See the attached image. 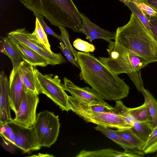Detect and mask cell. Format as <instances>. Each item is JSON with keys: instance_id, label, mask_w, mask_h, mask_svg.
Listing matches in <instances>:
<instances>
[{"instance_id": "cell-1", "label": "cell", "mask_w": 157, "mask_h": 157, "mask_svg": "<svg viewBox=\"0 0 157 157\" xmlns=\"http://www.w3.org/2000/svg\"><path fill=\"white\" fill-rule=\"evenodd\" d=\"M77 61L80 67V79L95 90L104 100L115 101L127 97L129 86L93 54L78 52Z\"/></svg>"}, {"instance_id": "cell-2", "label": "cell", "mask_w": 157, "mask_h": 157, "mask_svg": "<svg viewBox=\"0 0 157 157\" xmlns=\"http://www.w3.org/2000/svg\"><path fill=\"white\" fill-rule=\"evenodd\" d=\"M26 8L44 16L52 25L80 33L83 27L78 11L72 0H20Z\"/></svg>"}, {"instance_id": "cell-3", "label": "cell", "mask_w": 157, "mask_h": 157, "mask_svg": "<svg viewBox=\"0 0 157 157\" xmlns=\"http://www.w3.org/2000/svg\"><path fill=\"white\" fill-rule=\"evenodd\" d=\"M114 40L146 60L157 62V41L132 13L125 25L117 28Z\"/></svg>"}, {"instance_id": "cell-4", "label": "cell", "mask_w": 157, "mask_h": 157, "mask_svg": "<svg viewBox=\"0 0 157 157\" xmlns=\"http://www.w3.org/2000/svg\"><path fill=\"white\" fill-rule=\"evenodd\" d=\"M106 50L109 57H99L98 59L115 74H127L137 90L141 92L144 87L141 70L148 65L147 62L115 40L109 43Z\"/></svg>"}, {"instance_id": "cell-5", "label": "cell", "mask_w": 157, "mask_h": 157, "mask_svg": "<svg viewBox=\"0 0 157 157\" xmlns=\"http://www.w3.org/2000/svg\"><path fill=\"white\" fill-rule=\"evenodd\" d=\"M60 127L58 116L45 110L37 114L32 128L40 146L50 147L57 139Z\"/></svg>"}, {"instance_id": "cell-6", "label": "cell", "mask_w": 157, "mask_h": 157, "mask_svg": "<svg viewBox=\"0 0 157 157\" xmlns=\"http://www.w3.org/2000/svg\"><path fill=\"white\" fill-rule=\"evenodd\" d=\"M35 75L42 91L58 105L62 111L70 110L68 102V96L58 76L52 74L43 75L34 68Z\"/></svg>"}, {"instance_id": "cell-7", "label": "cell", "mask_w": 157, "mask_h": 157, "mask_svg": "<svg viewBox=\"0 0 157 157\" xmlns=\"http://www.w3.org/2000/svg\"><path fill=\"white\" fill-rule=\"evenodd\" d=\"M7 35L25 44L38 53L48 61L49 65H55L66 62L61 53H56L48 51L38 41L33 33H30L24 28L11 31Z\"/></svg>"}, {"instance_id": "cell-8", "label": "cell", "mask_w": 157, "mask_h": 157, "mask_svg": "<svg viewBox=\"0 0 157 157\" xmlns=\"http://www.w3.org/2000/svg\"><path fill=\"white\" fill-rule=\"evenodd\" d=\"M38 95L24 86L23 99L12 122L27 128H32L36 119V111L39 101Z\"/></svg>"}, {"instance_id": "cell-9", "label": "cell", "mask_w": 157, "mask_h": 157, "mask_svg": "<svg viewBox=\"0 0 157 157\" xmlns=\"http://www.w3.org/2000/svg\"><path fill=\"white\" fill-rule=\"evenodd\" d=\"M33 67L23 60L15 71L11 72L9 79L10 102L11 109L15 114L18 111L23 99L24 76Z\"/></svg>"}, {"instance_id": "cell-10", "label": "cell", "mask_w": 157, "mask_h": 157, "mask_svg": "<svg viewBox=\"0 0 157 157\" xmlns=\"http://www.w3.org/2000/svg\"><path fill=\"white\" fill-rule=\"evenodd\" d=\"M87 122L109 128L121 129L132 128L122 117L112 111L89 112L74 109L72 110Z\"/></svg>"}, {"instance_id": "cell-11", "label": "cell", "mask_w": 157, "mask_h": 157, "mask_svg": "<svg viewBox=\"0 0 157 157\" xmlns=\"http://www.w3.org/2000/svg\"><path fill=\"white\" fill-rule=\"evenodd\" d=\"M15 135V146L24 153H30L39 150L41 146L37 141L32 128L21 126L12 122L8 123Z\"/></svg>"}, {"instance_id": "cell-12", "label": "cell", "mask_w": 157, "mask_h": 157, "mask_svg": "<svg viewBox=\"0 0 157 157\" xmlns=\"http://www.w3.org/2000/svg\"><path fill=\"white\" fill-rule=\"evenodd\" d=\"M63 82L64 83L61 84L62 87L65 90L70 93L71 95L88 101L110 105L92 88L88 86L79 87L66 77L63 78Z\"/></svg>"}, {"instance_id": "cell-13", "label": "cell", "mask_w": 157, "mask_h": 157, "mask_svg": "<svg viewBox=\"0 0 157 157\" xmlns=\"http://www.w3.org/2000/svg\"><path fill=\"white\" fill-rule=\"evenodd\" d=\"M80 16L83 27L80 31L86 36L90 43L96 39H101L109 43L112 40H115L116 33L111 32L103 29L91 21L82 13H80Z\"/></svg>"}, {"instance_id": "cell-14", "label": "cell", "mask_w": 157, "mask_h": 157, "mask_svg": "<svg viewBox=\"0 0 157 157\" xmlns=\"http://www.w3.org/2000/svg\"><path fill=\"white\" fill-rule=\"evenodd\" d=\"M0 124L10 123L13 119L10 114L9 80L3 71L0 73Z\"/></svg>"}, {"instance_id": "cell-15", "label": "cell", "mask_w": 157, "mask_h": 157, "mask_svg": "<svg viewBox=\"0 0 157 157\" xmlns=\"http://www.w3.org/2000/svg\"><path fill=\"white\" fill-rule=\"evenodd\" d=\"M144 153L141 151L135 150L130 152H121L111 148L92 151L82 150L76 157H142Z\"/></svg>"}, {"instance_id": "cell-16", "label": "cell", "mask_w": 157, "mask_h": 157, "mask_svg": "<svg viewBox=\"0 0 157 157\" xmlns=\"http://www.w3.org/2000/svg\"><path fill=\"white\" fill-rule=\"evenodd\" d=\"M19 50L23 60L33 67H45L49 65L47 60L25 44L18 41L12 37L7 35Z\"/></svg>"}, {"instance_id": "cell-17", "label": "cell", "mask_w": 157, "mask_h": 157, "mask_svg": "<svg viewBox=\"0 0 157 157\" xmlns=\"http://www.w3.org/2000/svg\"><path fill=\"white\" fill-rule=\"evenodd\" d=\"M68 102L70 109H78L89 112H107L112 111L113 108L110 105L108 106L88 101L73 96H68Z\"/></svg>"}, {"instance_id": "cell-18", "label": "cell", "mask_w": 157, "mask_h": 157, "mask_svg": "<svg viewBox=\"0 0 157 157\" xmlns=\"http://www.w3.org/2000/svg\"><path fill=\"white\" fill-rule=\"evenodd\" d=\"M1 53L7 56L10 59L12 64V71H15L23 60V58L19 50L7 36H1L0 43Z\"/></svg>"}, {"instance_id": "cell-19", "label": "cell", "mask_w": 157, "mask_h": 157, "mask_svg": "<svg viewBox=\"0 0 157 157\" xmlns=\"http://www.w3.org/2000/svg\"><path fill=\"white\" fill-rule=\"evenodd\" d=\"M94 128L119 145L124 149V151L130 152L137 150L133 145L123 139L115 130L100 125H97Z\"/></svg>"}, {"instance_id": "cell-20", "label": "cell", "mask_w": 157, "mask_h": 157, "mask_svg": "<svg viewBox=\"0 0 157 157\" xmlns=\"http://www.w3.org/2000/svg\"><path fill=\"white\" fill-rule=\"evenodd\" d=\"M115 131L123 139L133 145L137 150L142 151L145 141L136 134L131 128L117 129Z\"/></svg>"}, {"instance_id": "cell-21", "label": "cell", "mask_w": 157, "mask_h": 157, "mask_svg": "<svg viewBox=\"0 0 157 157\" xmlns=\"http://www.w3.org/2000/svg\"><path fill=\"white\" fill-rule=\"evenodd\" d=\"M153 127L151 122L135 120L132 124V131L145 142L151 132Z\"/></svg>"}, {"instance_id": "cell-22", "label": "cell", "mask_w": 157, "mask_h": 157, "mask_svg": "<svg viewBox=\"0 0 157 157\" xmlns=\"http://www.w3.org/2000/svg\"><path fill=\"white\" fill-rule=\"evenodd\" d=\"M130 113L135 119L139 121L152 122V117L146 102L138 107L130 108Z\"/></svg>"}, {"instance_id": "cell-23", "label": "cell", "mask_w": 157, "mask_h": 157, "mask_svg": "<svg viewBox=\"0 0 157 157\" xmlns=\"http://www.w3.org/2000/svg\"><path fill=\"white\" fill-rule=\"evenodd\" d=\"M141 93L143 94L144 101L148 104L152 119L153 127L157 125V101L152 94L144 87Z\"/></svg>"}, {"instance_id": "cell-24", "label": "cell", "mask_w": 157, "mask_h": 157, "mask_svg": "<svg viewBox=\"0 0 157 157\" xmlns=\"http://www.w3.org/2000/svg\"><path fill=\"white\" fill-rule=\"evenodd\" d=\"M24 85L28 89L34 91L38 95L43 94L35 72L34 67H32L25 74L23 79Z\"/></svg>"}, {"instance_id": "cell-25", "label": "cell", "mask_w": 157, "mask_h": 157, "mask_svg": "<svg viewBox=\"0 0 157 157\" xmlns=\"http://www.w3.org/2000/svg\"><path fill=\"white\" fill-rule=\"evenodd\" d=\"M115 102L112 112L122 117L127 123L132 126L134 122L136 120L131 114L129 108L125 106L121 100L115 101Z\"/></svg>"}, {"instance_id": "cell-26", "label": "cell", "mask_w": 157, "mask_h": 157, "mask_svg": "<svg viewBox=\"0 0 157 157\" xmlns=\"http://www.w3.org/2000/svg\"><path fill=\"white\" fill-rule=\"evenodd\" d=\"M142 151L144 154L157 151V125L153 128L151 132L145 142Z\"/></svg>"}, {"instance_id": "cell-27", "label": "cell", "mask_w": 157, "mask_h": 157, "mask_svg": "<svg viewBox=\"0 0 157 157\" xmlns=\"http://www.w3.org/2000/svg\"><path fill=\"white\" fill-rule=\"evenodd\" d=\"M124 4L129 8L150 33L147 18L139 6L135 2L132 1L126 3Z\"/></svg>"}, {"instance_id": "cell-28", "label": "cell", "mask_w": 157, "mask_h": 157, "mask_svg": "<svg viewBox=\"0 0 157 157\" xmlns=\"http://www.w3.org/2000/svg\"><path fill=\"white\" fill-rule=\"evenodd\" d=\"M33 33L38 41L44 45L50 52H52L50 48V45L47 36L44 29L41 26L38 19L36 17L35 28Z\"/></svg>"}, {"instance_id": "cell-29", "label": "cell", "mask_w": 157, "mask_h": 157, "mask_svg": "<svg viewBox=\"0 0 157 157\" xmlns=\"http://www.w3.org/2000/svg\"><path fill=\"white\" fill-rule=\"evenodd\" d=\"M0 134L2 139L15 146V135L8 123L0 124Z\"/></svg>"}, {"instance_id": "cell-30", "label": "cell", "mask_w": 157, "mask_h": 157, "mask_svg": "<svg viewBox=\"0 0 157 157\" xmlns=\"http://www.w3.org/2000/svg\"><path fill=\"white\" fill-rule=\"evenodd\" d=\"M73 45L77 49L85 52H94L95 49L93 44L78 38L74 40Z\"/></svg>"}, {"instance_id": "cell-31", "label": "cell", "mask_w": 157, "mask_h": 157, "mask_svg": "<svg viewBox=\"0 0 157 157\" xmlns=\"http://www.w3.org/2000/svg\"><path fill=\"white\" fill-rule=\"evenodd\" d=\"M59 27L61 31V34L60 36L61 39L63 42L64 46L72 52L75 59L77 61L78 52L76 51L73 48L69 40V36L68 31L64 27L59 26Z\"/></svg>"}, {"instance_id": "cell-32", "label": "cell", "mask_w": 157, "mask_h": 157, "mask_svg": "<svg viewBox=\"0 0 157 157\" xmlns=\"http://www.w3.org/2000/svg\"><path fill=\"white\" fill-rule=\"evenodd\" d=\"M33 14L38 19L41 26H42L44 30L45 31L47 34L54 36L59 40L60 42L64 45L63 41L61 38L60 36L59 35L55 33L45 23L44 21V19L45 17L44 16L36 13H33Z\"/></svg>"}, {"instance_id": "cell-33", "label": "cell", "mask_w": 157, "mask_h": 157, "mask_svg": "<svg viewBox=\"0 0 157 157\" xmlns=\"http://www.w3.org/2000/svg\"><path fill=\"white\" fill-rule=\"evenodd\" d=\"M149 21L150 34L157 41V12L154 16H146Z\"/></svg>"}, {"instance_id": "cell-34", "label": "cell", "mask_w": 157, "mask_h": 157, "mask_svg": "<svg viewBox=\"0 0 157 157\" xmlns=\"http://www.w3.org/2000/svg\"><path fill=\"white\" fill-rule=\"evenodd\" d=\"M60 46L59 48L65 56L67 60L72 64L75 65L78 68L80 69L78 62L75 60L72 52L61 42L60 43Z\"/></svg>"}, {"instance_id": "cell-35", "label": "cell", "mask_w": 157, "mask_h": 157, "mask_svg": "<svg viewBox=\"0 0 157 157\" xmlns=\"http://www.w3.org/2000/svg\"><path fill=\"white\" fill-rule=\"evenodd\" d=\"M133 2H135L139 6L146 16H153L157 13V12L151 7L143 2L138 1Z\"/></svg>"}, {"instance_id": "cell-36", "label": "cell", "mask_w": 157, "mask_h": 157, "mask_svg": "<svg viewBox=\"0 0 157 157\" xmlns=\"http://www.w3.org/2000/svg\"><path fill=\"white\" fill-rule=\"evenodd\" d=\"M142 2L148 5L157 12V0H145Z\"/></svg>"}, {"instance_id": "cell-37", "label": "cell", "mask_w": 157, "mask_h": 157, "mask_svg": "<svg viewBox=\"0 0 157 157\" xmlns=\"http://www.w3.org/2000/svg\"><path fill=\"white\" fill-rule=\"evenodd\" d=\"M36 156V157H53L54 156L53 155L46 154H43L40 153H39L38 154L36 155H33V156Z\"/></svg>"}, {"instance_id": "cell-38", "label": "cell", "mask_w": 157, "mask_h": 157, "mask_svg": "<svg viewBox=\"0 0 157 157\" xmlns=\"http://www.w3.org/2000/svg\"><path fill=\"white\" fill-rule=\"evenodd\" d=\"M120 2L123 3L124 4L129 2L138 1L143 2L145 0H118Z\"/></svg>"}, {"instance_id": "cell-39", "label": "cell", "mask_w": 157, "mask_h": 157, "mask_svg": "<svg viewBox=\"0 0 157 157\" xmlns=\"http://www.w3.org/2000/svg\"><path fill=\"white\" fill-rule=\"evenodd\" d=\"M156 156L157 157V155H156Z\"/></svg>"}]
</instances>
